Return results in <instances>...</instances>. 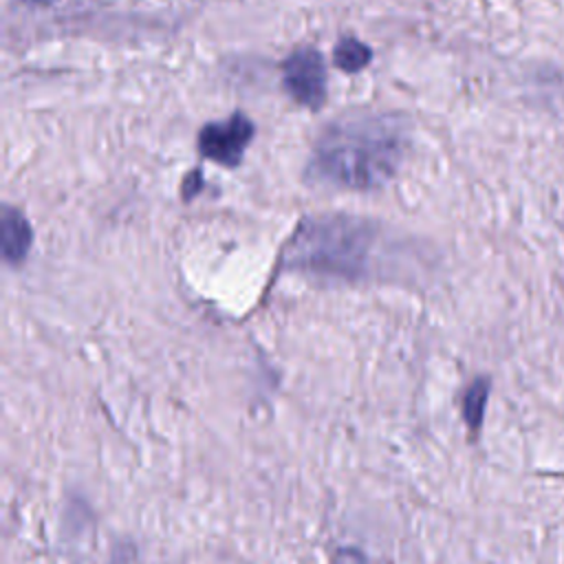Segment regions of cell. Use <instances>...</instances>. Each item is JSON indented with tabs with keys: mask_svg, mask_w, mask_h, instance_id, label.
I'll list each match as a JSON object with an SVG mask.
<instances>
[{
	"mask_svg": "<svg viewBox=\"0 0 564 564\" xmlns=\"http://www.w3.org/2000/svg\"><path fill=\"white\" fill-rule=\"evenodd\" d=\"M375 229L352 216L304 220L284 249V264L355 280L368 273Z\"/></svg>",
	"mask_w": 564,
	"mask_h": 564,
	"instance_id": "2",
	"label": "cell"
},
{
	"mask_svg": "<svg viewBox=\"0 0 564 564\" xmlns=\"http://www.w3.org/2000/svg\"><path fill=\"white\" fill-rule=\"evenodd\" d=\"M112 564H115V562H112Z\"/></svg>",
	"mask_w": 564,
	"mask_h": 564,
	"instance_id": "8",
	"label": "cell"
},
{
	"mask_svg": "<svg viewBox=\"0 0 564 564\" xmlns=\"http://www.w3.org/2000/svg\"><path fill=\"white\" fill-rule=\"evenodd\" d=\"M253 137V123L249 117L236 112L225 121L207 123L198 134V150L203 156L234 167L242 161V154Z\"/></svg>",
	"mask_w": 564,
	"mask_h": 564,
	"instance_id": "3",
	"label": "cell"
},
{
	"mask_svg": "<svg viewBox=\"0 0 564 564\" xmlns=\"http://www.w3.org/2000/svg\"><path fill=\"white\" fill-rule=\"evenodd\" d=\"M284 86L293 95L295 101L319 108L326 97V68L319 51L315 48H297L284 62Z\"/></svg>",
	"mask_w": 564,
	"mask_h": 564,
	"instance_id": "4",
	"label": "cell"
},
{
	"mask_svg": "<svg viewBox=\"0 0 564 564\" xmlns=\"http://www.w3.org/2000/svg\"><path fill=\"white\" fill-rule=\"evenodd\" d=\"M33 242V231L24 214L11 205L2 207L0 214V249L2 258L11 264H18L26 258Z\"/></svg>",
	"mask_w": 564,
	"mask_h": 564,
	"instance_id": "5",
	"label": "cell"
},
{
	"mask_svg": "<svg viewBox=\"0 0 564 564\" xmlns=\"http://www.w3.org/2000/svg\"><path fill=\"white\" fill-rule=\"evenodd\" d=\"M408 148L405 123L357 112L333 121L315 143L311 176L344 189H377L399 170Z\"/></svg>",
	"mask_w": 564,
	"mask_h": 564,
	"instance_id": "1",
	"label": "cell"
},
{
	"mask_svg": "<svg viewBox=\"0 0 564 564\" xmlns=\"http://www.w3.org/2000/svg\"><path fill=\"white\" fill-rule=\"evenodd\" d=\"M489 390H491V379L480 375L476 377L463 392L460 397V412H463V421L467 425V430L471 432V436H478L480 427H482V419H485V408H487V399H489Z\"/></svg>",
	"mask_w": 564,
	"mask_h": 564,
	"instance_id": "6",
	"label": "cell"
},
{
	"mask_svg": "<svg viewBox=\"0 0 564 564\" xmlns=\"http://www.w3.org/2000/svg\"><path fill=\"white\" fill-rule=\"evenodd\" d=\"M333 57L341 70L352 73V70H361L370 62V48L361 44L357 37H344L335 46Z\"/></svg>",
	"mask_w": 564,
	"mask_h": 564,
	"instance_id": "7",
	"label": "cell"
}]
</instances>
